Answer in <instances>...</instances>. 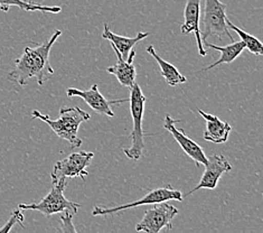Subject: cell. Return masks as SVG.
Returning a JSON list of instances; mask_svg holds the SVG:
<instances>
[{
	"label": "cell",
	"instance_id": "1",
	"mask_svg": "<svg viewBox=\"0 0 263 233\" xmlns=\"http://www.w3.org/2000/svg\"><path fill=\"white\" fill-rule=\"evenodd\" d=\"M62 35V30H55L53 35L36 47H25L20 59L15 61L14 70L8 73V79L24 86L32 78H36L37 83L43 85L44 82L52 78L54 68L49 63V53L55 42Z\"/></svg>",
	"mask_w": 263,
	"mask_h": 233
},
{
	"label": "cell",
	"instance_id": "2",
	"mask_svg": "<svg viewBox=\"0 0 263 233\" xmlns=\"http://www.w3.org/2000/svg\"><path fill=\"white\" fill-rule=\"evenodd\" d=\"M90 113L82 110L79 106H61L60 118L58 120H52L49 116L43 115L40 111L32 112V119H40L48 124L55 135L71 144L73 148H79L82 145V139L78 137V131L81 123L89 120Z\"/></svg>",
	"mask_w": 263,
	"mask_h": 233
},
{
	"label": "cell",
	"instance_id": "3",
	"mask_svg": "<svg viewBox=\"0 0 263 233\" xmlns=\"http://www.w3.org/2000/svg\"><path fill=\"white\" fill-rule=\"evenodd\" d=\"M147 98L143 96L142 90L140 85L135 83L134 86L130 89V111L131 117H133L134 128L131 131V139L133 144L129 148H123V153L129 159L138 162L143 154V150L146 149L145 146V138L146 134L142 129V119H143V112H145V104H146Z\"/></svg>",
	"mask_w": 263,
	"mask_h": 233
},
{
	"label": "cell",
	"instance_id": "4",
	"mask_svg": "<svg viewBox=\"0 0 263 233\" xmlns=\"http://www.w3.org/2000/svg\"><path fill=\"white\" fill-rule=\"evenodd\" d=\"M67 186L66 180H61L59 182L53 183V187L45 198H44L39 203H30V204H18L20 210H34L43 213L46 218L52 217L53 214L62 213V212H70L73 216L78 213L79 207L81 204L74 203L72 201L67 200L64 196V190Z\"/></svg>",
	"mask_w": 263,
	"mask_h": 233
},
{
	"label": "cell",
	"instance_id": "5",
	"mask_svg": "<svg viewBox=\"0 0 263 233\" xmlns=\"http://www.w3.org/2000/svg\"><path fill=\"white\" fill-rule=\"evenodd\" d=\"M227 9L228 6L220 0H205L204 29L200 33L204 44L208 43V39L212 36H216L220 40L228 36L231 42H234L233 36L227 26Z\"/></svg>",
	"mask_w": 263,
	"mask_h": 233
},
{
	"label": "cell",
	"instance_id": "6",
	"mask_svg": "<svg viewBox=\"0 0 263 233\" xmlns=\"http://www.w3.org/2000/svg\"><path fill=\"white\" fill-rule=\"evenodd\" d=\"M178 201L181 202L184 200L183 194L180 191L174 190L172 185H167L164 187H158L152 190L145 196L140 198L138 201H134L131 203H127L123 205L112 206V207H104V206H96L92 211L93 217H105V216H112V214L118 213L120 211L135 209V207L141 206V205H155L161 202H167V201Z\"/></svg>",
	"mask_w": 263,
	"mask_h": 233
},
{
	"label": "cell",
	"instance_id": "7",
	"mask_svg": "<svg viewBox=\"0 0 263 233\" xmlns=\"http://www.w3.org/2000/svg\"><path fill=\"white\" fill-rule=\"evenodd\" d=\"M93 157L95 154L92 152H80L72 153L66 158L58 160L51 173L52 183L75 177L84 180L89 175L86 168L90 166Z\"/></svg>",
	"mask_w": 263,
	"mask_h": 233
},
{
	"label": "cell",
	"instance_id": "8",
	"mask_svg": "<svg viewBox=\"0 0 263 233\" xmlns=\"http://www.w3.org/2000/svg\"><path fill=\"white\" fill-rule=\"evenodd\" d=\"M178 214V209L167 202L155 204L153 209L145 212L141 221L136 225L137 232L159 233L162 229L172 230L173 221Z\"/></svg>",
	"mask_w": 263,
	"mask_h": 233
},
{
	"label": "cell",
	"instance_id": "9",
	"mask_svg": "<svg viewBox=\"0 0 263 233\" xmlns=\"http://www.w3.org/2000/svg\"><path fill=\"white\" fill-rule=\"evenodd\" d=\"M66 96L68 98H81L83 101L95 110L99 115H104L106 117L114 118L115 112L112 110V105L129 102V99L121 100H108L105 99L99 91L98 84H93L89 90H79L75 87L66 89Z\"/></svg>",
	"mask_w": 263,
	"mask_h": 233
},
{
	"label": "cell",
	"instance_id": "10",
	"mask_svg": "<svg viewBox=\"0 0 263 233\" xmlns=\"http://www.w3.org/2000/svg\"><path fill=\"white\" fill-rule=\"evenodd\" d=\"M232 171V165L228 158L221 154H213L208 158V164L205 165L204 174L200 178L196 187L191 192L186 193L185 196L195 193L200 188H208V190H214L217 186V183L222 177V175Z\"/></svg>",
	"mask_w": 263,
	"mask_h": 233
},
{
	"label": "cell",
	"instance_id": "11",
	"mask_svg": "<svg viewBox=\"0 0 263 233\" xmlns=\"http://www.w3.org/2000/svg\"><path fill=\"white\" fill-rule=\"evenodd\" d=\"M178 122H180V120H174L171 116L167 115L164 120V128L167 131L171 132L174 137V139L177 141L180 148L184 150L185 154L189 156L191 159H193L196 163L197 166H200V165L205 166L206 164H208V157H206L204 153V149L200 147L198 144L192 140L191 138L187 137L183 129L176 128V126L175 124Z\"/></svg>",
	"mask_w": 263,
	"mask_h": 233
},
{
	"label": "cell",
	"instance_id": "12",
	"mask_svg": "<svg viewBox=\"0 0 263 233\" xmlns=\"http://www.w3.org/2000/svg\"><path fill=\"white\" fill-rule=\"evenodd\" d=\"M199 16H200V0H187L184 10V23L181 24L180 31L183 34L194 33L197 41L198 53L200 56H206V51L202 42L199 28Z\"/></svg>",
	"mask_w": 263,
	"mask_h": 233
},
{
	"label": "cell",
	"instance_id": "13",
	"mask_svg": "<svg viewBox=\"0 0 263 233\" xmlns=\"http://www.w3.org/2000/svg\"><path fill=\"white\" fill-rule=\"evenodd\" d=\"M114 48V51L117 55V63L115 65L109 66L106 68V71L110 74H114L115 77L118 79L119 83L123 86H127L129 89L134 86V84L136 83V78H137V72H136V67L134 65V59L136 56V52L131 51L129 54V58L127 59L128 61L123 60L121 58L120 53L117 51V48Z\"/></svg>",
	"mask_w": 263,
	"mask_h": 233
},
{
	"label": "cell",
	"instance_id": "14",
	"mask_svg": "<svg viewBox=\"0 0 263 233\" xmlns=\"http://www.w3.org/2000/svg\"><path fill=\"white\" fill-rule=\"evenodd\" d=\"M198 113L206 121V129L204 131V139L213 144H225L229 140L232 127L229 122L222 121L220 118L198 110Z\"/></svg>",
	"mask_w": 263,
	"mask_h": 233
},
{
	"label": "cell",
	"instance_id": "15",
	"mask_svg": "<svg viewBox=\"0 0 263 233\" xmlns=\"http://www.w3.org/2000/svg\"><path fill=\"white\" fill-rule=\"evenodd\" d=\"M102 39L108 40L111 42V46L117 48V51L120 53L121 58L123 60H127L129 58L130 52L134 49V46L137 43L147 39L149 33H138L135 37H124L121 35H117L114 31H111L108 27V25L104 24Z\"/></svg>",
	"mask_w": 263,
	"mask_h": 233
},
{
	"label": "cell",
	"instance_id": "16",
	"mask_svg": "<svg viewBox=\"0 0 263 233\" xmlns=\"http://www.w3.org/2000/svg\"><path fill=\"white\" fill-rule=\"evenodd\" d=\"M146 51L148 54L153 56L156 62L158 63L162 78L165 79V81L169 85L176 86L178 84L187 82V79L184 77L183 74H180V72L177 70L176 66H174L173 64H171V63H168L167 61L162 60L160 58V56L157 54V52H156V49L154 48L153 45H149Z\"/></svg>",
	"mask_w": 263,
	"mask_h": 233
},
{
	"label": "cell",
	"instance_id": "17",
	"mask_svg": "<svg viewBox=\"0 0 263 233\" xmlns=\"http://www.w3.org/2000/svg\"><path fill=\"white\" fill-rule=\"evenodd\" d=\"M205 45L210 48L215 49V51L221 52V58L218 59L215 63H213V64L206 66L204 68V71H210L212 68H214L221 64H230V63H232L239 58L241 53L243 52V49L246 48L244 47V44L241 41L233 42L231 45H228V46H218L210 43H205Z\"/></svg>",
	"mask_w": 263,
	"mask_h": 233
},
{
	"label": "cell",
	"instance_id": "18",
	"mask_svg": "<svg viewBox=\"0 0 263 233\" xmlns=\"http://www.w3.org/2000/svg\"><path fill=\"white\" fill-rule=\"evenodd\" d=\"M10 7H18L26 11H43L52 12V14H59L62 11V7L59 6H43L24 2V0H0V10L6 12Z\"/></svg>",
	"mask_w": 263,
	"mask_h": 233
},
{
	"label": "cell",
	"instance_id": "19",
	"mask_svg": "<svg viewBox=\"0 0 263 233\" xmlns=\"http://www.w3.org/2000/svg\"><path fill=\"white\" fill-rule=\"evenodd\" d=\"M227 26L228 28L233 29L235 33L240 36L241 42L244 44V47H246L250 53L258 56L263 54V44L256 39V37L252 36L251 34H249L247 31H244L241 28L237 27L236 25H234L229 20V18H227Z\"/></svg>",
	"mask_w": 263,
	"mask_h": 233
},
{
	"label": "cell",
	"instance_id": "20",
	"mask_svg": "<svg viewBox=\"0 0 263 233\" xmlns=\"http://www.w3.org/2000/svg\"><path fill=\"white\" fill-rule=\"evenodd\" d=\"M55 233H79L73 223V214L70 212H62L60 218V226Z\"/></svg>",
	"mask_w": 263,
	"mask_h": 233
},
{
	"label": "cell",
	"instance_id": "21",
	"mask_svg": "<svg viewBox=\"0 0 263 233\" xmlns=\"http://www.w3.org/2000/svg\"><path fill=\"white\" fill-rule=\"evenodd\" d=\"M24 214L22 213V210L17 209V210H14L11 212V216L9 218V220L7 222H6L2 228H0V233H10L11 229L14 228L15 224H20L22 225L24 228Z\"/></svg>",
	"mask_w": 263,
	"mask_h": 233
}]
</instances>
